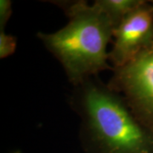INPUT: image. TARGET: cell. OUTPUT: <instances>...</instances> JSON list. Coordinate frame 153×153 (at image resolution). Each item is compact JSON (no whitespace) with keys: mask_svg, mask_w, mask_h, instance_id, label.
Listing matches in <instances>:
<instances>
[{"mask_svg":"<svg viewBox=\"0 0 153 153\" xmlns=\"http://www.w3.org/2000/svg\"><path fill=\"white\" fill-rule=\"evenodd\" d=\"M142 2L143 0H96L94 4L109 20L114 31Z\"/></svg>","mask_w":153,"mask_h":153,"instance_id":"5b68a950","label":"cell"},{"mask_svg":"<svg viewBox=\"0 0 153 153\" xmlns=\"http://www.w3.org/2000/svg\"><path fill=\"white\" fill-rule=\"evenodd\" d=\"M150 3L152 4V5L153 6V0H152V1H150Z\"/></svg>","mask_w":153,"mask_h":153,"instance_id":"ba28073f","label":"cell"},{"mask_svg":"<svg viewBox=\"0 0 153 153\" xmlns=\"http://www.w3.org/2000/svg\"><path fill=\"white\" fill-rule=\"evenodd\" d=\"M53 3L65 12L68 22L55 33H38V38L60 62L72 86L113 70L107 51L113 28L98 7L80 0Z\"/></svg>","mask_w":153,"mask_h":153,"instance_id":"7a4b0ae2","label":"cell"},{"mask_svg":"<svg viewBox=\"0 0 153 153\" xmlns=\"http://www.w3.org/2000/svg\"><path fill=\"white\" fill-rule=\"evenodd\" d=\"M70 105L80 117L85 153H153V134L124 98L98 76L73 86Z\"/></svg>","mask_w":153,"mask_h":153,"instance_id":"6da1fadb","label":"cell"},{"mask_svg":"<svg viewBox=\"0 0 153 153\" xmlns=\"http://www.w3.org/2000/svg\"><path fill=\"white\" fill-rule=\"evenodd\" d=\"M12 11L10 0H0V30H4L12 16Z\"/></svg>","mask_w":153,"mask_h":153,"instance_id":"52a82bcc","label":"cell"},{"mask_svg":"<svg viewBox=\"0 0 153 153\" xmlns=\"http://www.w3.org/2000/svg\"><path fill=\"white\" fill-rule=\"evenodd\" d=\"M17 47V38L5 33L4 30H0V58L5 59L12 55Z\"/></svg>","mask_w":153,"mask_h":153,"instance_id":"8992f818","label":"cell"},{"mask_svg":"<svg viewBox=\"0 0 153 153\" xmlns=\"http://www.w3.org/2000/svg\"><path fill=\"white\" fill-rule=\"evenodd\" d=\"M113 45L109 51L112 68L123 66L133 60L153 42V6L150 1L129 14L113 31Z\"/></svg>","mask_w":153,"mask_h":153,"instance_id":"277c9868","label":"cell"},{"mask_svg":"<svg viewBox=\"0 0 153 153\" xmlns=\"http://www.w3.org/2000/svg\"><path fill=\"white\" fill-rule=\"evenodd\" d=\"M112 71L107 84L124 98L137 119L153 134V42Z\"/></svg>","mask_w":153,"mask_h":153,"instance_id":"3957f363","label":"cell"}]
</instances>
